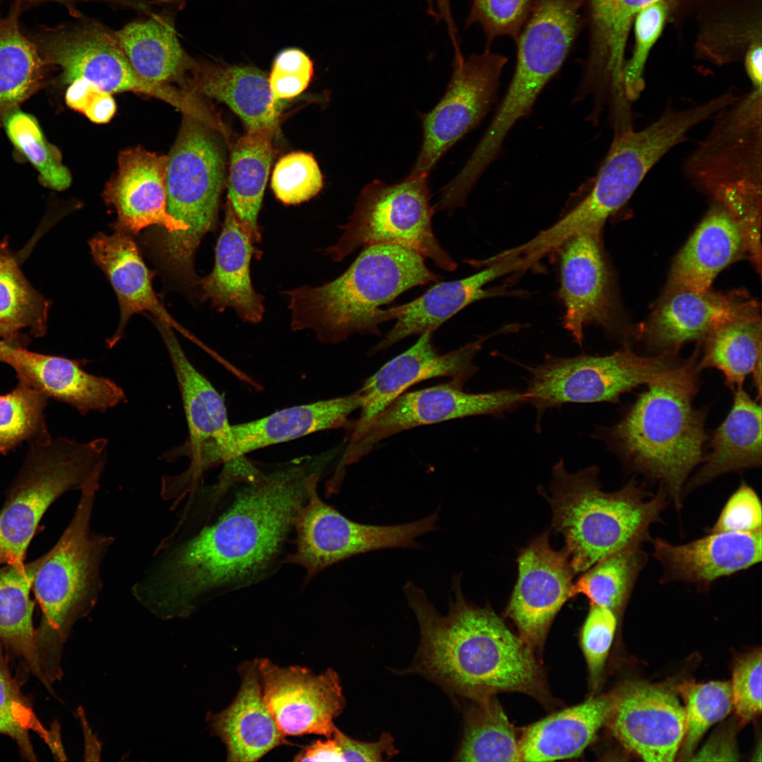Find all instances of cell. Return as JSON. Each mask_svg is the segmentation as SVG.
<instances>
[{
  "label": "cell",
  "mask_w": 762,
  "mask_h": 762,
  "mask_svg": "<svg viewBox=\"0 0 762 762\" xmlns=\"http://www.w3.org/2000/svg\"><path fill=\"white\" fill-rule=\"evenodd\" d=\"M335 458L331 449L277 463L246 455L225 461L203 492L197 531L161 550L164 555L134 585L135 598L161 619L187 617L208 598L269 578L284 564L311 482Z\"/></svg>",
  "instance_id": "cell-1"
},
{
  "label": "cell",
  "mask_w": 762,
  "mask_h": 762,
  "mask_svg": "<svg viewBox=\"0 0 762 762\" xmlns=\"http://www.w3.org/2000/svg\"><path fill=\"white\" fill-rule=\"evenodd\" d=\"M404 591L420 628L418 672L476 703L503 691L544 696L542 671L533 649L494 611L469 604L459 576L452 580L445 615L413 583L407 581Z\"/></svg>",
  "instance_id": "cell-2"
},
{
  "label": "cell",
  "mask_w": 762,
  "mask_h": 762,
  "mask_svg": "<svg viewBox=\"0 0 762 762\" xmlns=\"http://www.w3.org/2000/svg\"><path fill=\"white\" fill-rule=\"evenodd\" d=\"M696 357L695 352L648 385L616 423L597 426L591 434L627 468L659 481L678 509L689 474L703 461L707 438L706 412L693 401L700 371Z\"/></svg>",
  "instance_id": "cell-3"
},
{
  "label": "cell",
  "mask_w": 762,
  "mask_h": 762,
  "mask_svg": "<svg viewBox=\"0 0 762 762\" xmlns=\"http://www.w3.org/2000/svg\"><path fill=\"white\" fill-rule=\"evenodd\" d=\"M440 278L411 249L386 243L365 246L334 280L284 292L291 328L311 330L323 344H339L356 334H380V325L391 320L389 309L381 306Z\"/></svg>",
  "instance_id": "cell-4"
},
{
  "label": "cell",
  "mask_w": 762,
  "mask_h": 762,
  "mask_svg": "<svg viewBox=\"0 0 762 762\" xmlns=\"http://www.w3.org/2000/svg\"><path fill=\"white\" fill-rule=\"evenodd\" d=\"M595 466L569 473L564 461L552 467V527L564 539L563 549L575 574L622 549L650 539V527L660 520L667 494L663 486L651 495L631 479L615 492L601 490Z\"/></svg>",
  "instance_id": "cell-5"
},
{
  "label": "cell",
  "mask_w": 762,
  "mask_h": 762,
  "mask_svg": "<svg viewBox=\"0 0 762 762\" xmlns=\"http://www.w3.org/2000/svg\"><path fill=\"white\" fill-rule=\"evenodd\" d=\"M102 473L93 476L80 490L73 518L56 545L41 557L32 586L42 608L36 629L40 665L44 676H62L64 644L74 625L95 607L102 590L101 567L111 536L91 528L95 500Z\"/></svg>",
  "instance_id": "cell-6"
},
{
  "label": "cell",
  "mask_w": 762,
  "mask_h": 762,
  "mask_svg": "<svg viewBox=\"0 0 762 762\" xmlns=\"http://www.w3.org/2000/svg\"><path fill=\"white\" fill-rule=\"evenodd\" d=\"M761 92L752 87L717 112L682 167L687 181L725 209L751 238L761 231Z\"/></svg>",
  "instance_id": "cell-7"
},
{
  "label": "cell",
  "mask_w": 762,
  "mask_h": 762,
  "mask_svg": "<svg viewBox=\"0 0 762 762\" xmlns=\"http://www.w3.org/2000/svg\"><path fill=\"white\" fill-rule=\"evenodd\" d=\"M219 120L184 114L167 156V210L186 228L181 240L159 265L181 282L193 287L195 251L216 227L225 174V154Z\"/></svg>",
  "instance_id": "cell-8"
},
{
  "label": "cell",
  "mask_w": 762,
  "mask_h": 762,
  "mask_svg": "<svg viewBox=\"0 0 762 762\" xmlns=\"http://www.w3.org/2000/svg\"><path fill=\"white\" fill-rule=\"evenodd\" d=\"M107 440L79 442L67 438L30 445L0 510V565L23 562L28 546L49 506L102 473Z\"/></svg>",
  "instance_id": "cell-9"
},
{
  "label": "cell",
  "mask_w": 762,
  "mask_h": 762,
  "mask_svg": "<svg viewBox=\"0 0 762 762\" xmlns=\"http://www.w3.org/2000/svg\"><path fill=\"white\" fill-rule=\"evenodd\" d=\"M427 175H409L388 184L374 180L361 190L349 221L340 226L338 241L324 250L340 262L359 247L392 244L411 249L446 271L457 264L437 241L432 228L435 212L430 204Z\"/></svg>",
  "instance_id": "cell-10"
},
{
  "label": "cell",
  "mask_w": 762,
  "mask_h": 762,
  "mask_svg": "<svg viewBox=\"0 0 762 762\" xmlns=\"http://www.w3.org/2000/svg\"><path fill=\"white\" fill-rule=\"evenodd\" d=\"M675 356H641L625 346L604 356H548L526 366L525 392L536 409L537 425L547 410L564 404L617 402L624 393L670 375L683 362Z\"/></svg>",
  "instance_id": "cell-11"
},
{
  "label": "cell",
  "mask_w": 762,
  "mask_h": 762,
  "mask_svg": "<svg viewBox=\"0 0 762 762\" xmlns=\"http://www.w3.org/2000/svg\"><path fill=\"white\" fill-rule=\"evenodd\" d=\"M320 480L311 482L308 496L294 516V548L284 561L306 571L304 583L331 565L355 555L381 549L417 548V538L436 528L437 512L396 525L353 521L320 498Z\"/></svg>",
  "instance_id": "cell-12"
},
{
  "label": "cell",
  "mask_w": 762,
  "mask_h": 762,
  "mask_svg": "<svg viewBox=\"0 0 762 762\" xmlns=\"http://www.w3.org/2000/svg\"><path fill=\"white\" fill-rule=\"evenodd\" d=\"M507 60L486 46L480 54L454 56L445 95L422 116V145L410 175L428 176L442 157L486 116L497 100Z\"/></svg>",
  "instance_id": "cell-13"
},
{
  "label": "cell",
  "mask_w": 762,
  "mask_h": 762,
  "mask_svg": "<svg viewBox=\"0 0 762 762\" xmlns=\"http://www.w3.org/2000/svg\"><path fill=\"white\" fill-rule=\"evenodd\" d=\"M462 385L450 382L417 391L404 392L370 423L361 437L344 449L339 466L356 463L382 440L421 425L473 416L502 417L528 403L526 392L501 389L485 393H469Z\"/></svg>",
  "instance_id": "cell-14"
},
{
  "label": "cell",
  "mask_w": 762,
  "mask_h": 762,
  "mask_svg": "<svg viewBox=\"0 0 762 762\" xmlns=\"http://www.w3.org/2000/svg\"><path fill=\"white\" fill-rule=\"evenodd\" d=\"M167 156L142 147L124 150L119 155L118 170L103 192L105 202L116 212V230L135 235L150 226L161 227L151 240L159 263L174 250L186 230L167 210Z\"/></svg>",
  "instance_id": "cell-15"
},
{
  "label": "cell",
  "mask_w": 762,
  "mask_h": 762,
  "mask_svg": "<svg viewBox=\"0 0 762 762\" xmlns=\"http://www.w3.org/2000/svg\"><path fill=\"white\" fill-rule=\"evenodd\" d=\"M46 64L61 70L62 82L84 79L109 92H133L152 97L157 84L142 78L121 50L115 32L102 24L85 20L51 30L37 40Z\"/></svg>",
  "instance_id": "cell-16"
},
{
  "label": "cell",
  "mask_w": 762,
  "mask_h": 762,
  "mask_svg": "<svg viewBox=\"0 0 762 762\" xmlns=\"http://www.w3.org/2000/svg\"><path fill=\"white\" fill-rule=\"evenodd\" d=\"M265 702L284 736H332L334 719L345 707L338 674H320L298 665L281 667L257 660Z\"/></svg>",
  "instance_id": "cell-17"
},
{
  "label": "cell",
  "mask_w": 762,
  "mask_h": 762,
  "mask_svg": "<svg viewBox=\"0 0 762 762\" xmlns=\"http://www.w3.org/2000/svg\"><path fill=\"white\" fill-rule=\"evenodd\" d=\"M550 530L531 540L516 558L518 576L506 615L533 650L544 643L557 612L574 597L575 573L566 551L550 543Z\"/></svg>",
  "instance_id": "cell-18"
},
{
  "label": "cell",
  "mask_w": 762,
  "mask_h": 762,
  "mask_svg": "<svg viewBox=\"0 0 762 762\" xmlns=\"http://www.w3.org/2000/svg\"><path fill=\"white\" fill-rule=\"evenodd\" d=\"M433 333L420 335L409 349L385 363L368 377L361 389V413L351 429L344 449L353 446L373 419L408 388L421 381L448 377L462 386L478 371L474 358L486 337L447 353H440L433 341Z\"/></svg>",
  "instance_id": "cell-19"
},
{
  "label": "cell",
  "mask_w": 762,
  "mask_h": 762,
  "mask_svg": "<svg viewBox=\"0 0 762 762\" xmlns=\"http://www.w3.org/2000/svg\"><path fill=\"white\" fill-rule=\"evenodd\" d=\"M608 722L627 749L650 762L672 761L686 731L684 707L660 686L632 682L615 692Z\"/></svg>",
  "instance_id": "cell-20"
},
{
  "label": "cell",
  "mask_w": 762,
  "mask_h": 762,
  "mask_svg": "<svg viewBox=\"0 0 762 762\" xmlns=\"http://www.w3.org/2000/svg\"><path fill=\"white\" fill-rule=\"evenodd\" d=\"M359 389L351 394L285 408L248 422L230 425L224 440L214 449V467L255 450L289 442L319 431L352 428L350 419L360 409Z\"/></svg>",
  "instance_id": "cell-21"
},
{
  "label": "cell",
  "mask_w": 762,
  "mask_h": 762,
  "mask_svg": "<svg viewBox=\"0 0 762 762\" xmlns=\"http://www.w3.org/2000/svg\"><path fill=\"white\" fill-rule=\"evenodd\" d=\"M484 265L486 267L482 271L464 279L437 284L415 300L391 308L392 318H397V322L371 353L385 350L411 336L434 332L468 305L509 294L502 289L485 287L501 277L530 267L520 255H507Z\"/></svg>",
  "instance_id": "cell-22"
},
{
  "label": "cell",
  "mask_w": 762,
  "mask_h": 762,
  "mask_svg": "<svg viewBox=\"0 0 762 762\" xmlns=\"http://www.w3.org/2000/svg\"><path fill=\"white\" fill-rule=\"evenodd\" d=\"M559 248L560 296L565 309L563 327L582 346L586 327L591 324L608 327L610 323L609 274L600 234H576Z\"/></svg>",
  "instance_id": "cell-23"
},
{
  "label": "cell",
  "mask_w": 762,
  "mask_h": 762,
  "mask_svg": "<svg viewBox=\"0 0 762 762\" xmlns=\"http://www.w3.org/2000/svg\"><path fill=\"white\" fill-rule=\"evenodd\" d=\"M653 556L663 567L661 583L681 581L708 587L715 580L761 561V530L717 532L682 545L657 538Z\"/></svg>",
  "instance_id": "cell-24"
},
{
  "label": "cell",
  "mask_w": 762,
  "mask_h": 762,
  "mask_svg": "<svg viewBox=\"0 0 762 762\" xmlns=\"http://www.w3.org/2000/svg\"><path fill=\"white\" fill-rule=\"evenodd\" d=\"M757 313L756 305L739 294L667 289L645 334L659 354L675 355L682 344L703 340L720 326Z\"/></svg>",
  "instance_id": "cell-25"
},
{
  "label": "cell",
  "mask_w": 762,
  "mask_h": 762,
  "mask_svg": "<svg viewBox=\"0 0 762 762\" xmlns=\"http://www.w3.org/2000/svg\"><path fill=\"white\" fill-rule=\"evenodd\" d=\"M255 244L227 199L213 269L198 281L202 300L219 312L231 308L251 324L260 322L265 313L264 298L255 290L250 278L252 258L259 259L261 255Z\"/></svg>",
  "instance_id": "cell-26"
},
{
  "label": "cell",
  "mask_w": 762,
  "mask_h": 762,
  "mask_svg": "<svg viewBox=\"0 0 762 762\" xmlns=\"http://www.w3.org/2000/svg\"><path fill=\"white\" fill-rule=\"evenodd\" d=\"M4 363L16 373L18 382L48 398L68 404L80 413L104 412L126 401L114 381L85 371L77 361L11 347Z\"/></svg>",
  "instance_id": "cell-27"
},
{
  "label": "cell",
  "mask_w": 762,
  "mask_h": 762,
  "mask_svg": "<svg viewBox=\"0 0 762 762\" xmlns=\"http://www.w3.org/2000/svg\"><path fill=\"white\" fill-rule=\"evenodd\" d=\"M241 687L224 710L208 713L212 734L224 744L228 761H257L276 747L287 744L262 696L257 660L242 664Z\"/></svg>",
  "instance_id": "cell-28"
},
{
  "label": "cell",
  "mask_w": 762,
  "mask_h": 762,
  "mask_svg": "<svg viewBox=\"0 0 762 762\" xmlns=\"http://www.w3.org/2000/svg\"><path fill=\"white\" fill-rule=\"evenodd\" d=\"M178 83L198 96L224 102L248 129H277L280 101L273 97L267 74L256 67L195 61Z\"/></svg>",
  "instance_id": "cell-29"
},
{
  "label": "cell",
  "mask_w": 762,
  "mask_h": 762,
  "mask_svg": "<svg viewBox=\"0 0 762 762\" xmlns=\"http://www.w3.org/2000/svg\"><path fill=\"white\" fill-rule=\"evenodd\" d=\"M90 247L95 261L109 279L120 307L119 324L107 341L109 347L121 339L131 318L143 311L182 331L158 300L152 287V272L131 234L119 230L112 234L98 233L91 238Z\"/></svg>",
  "instance_id": "cell-30"
},
{
  "label": "cell",
  "mask_w": 762,
  "mask_h": 762,
  "mask_svg": "<svg viewBox=\"0 0 762 762\" xmlns=\"http://www.w3.org/2000/svg\"><path fill=\"white\" fill-rule=\"evenodd\" d=\"M675 0H583L588 51L582 86L595 91L622 90L625 49L636 14L657 1Z\"/></svg>",
  "instance_id": "cell-31"
},
{
  "label": "cell",
  "mask_w": 762,
  "mask_h": 762,
  "mask_svg": "<svg viewBox=\"0 0 762 762\" xmlns=\"http://www.w3.org/2000/svg\"><path fill=\"white\" fill-rule=\"evenodd\" d=\"M744 251L746 245L739 226L714 204L677 255L667 289L707 291L718 274Z\"/></svg>",
  "instance_id": "cell-32"
},
{
  "label": "cell",
  "mask_w": 762,
  "mask_h": 762,
  "mask_svg": "<svg viewBox=\"0 0 762 762\" xmlns=\"http://www.w3.org/2000/svg\"><path fill=\"white\" fill-rule=\"evenodd\" d=\"M155 322L174 370L188 428V439L179 453L190 459L210 452L225 437L231 425L226 404L186 356L171 327L157 320Z\"/></svg>",
  "instance_id": "cell-33"
},
{
  "label": "cell",
  "mask_w": 762,
  "mask_h": 762,
  "mask_svg": "<svg viewBox=\"0 0 762 762\" xmlns=\"http://www.w3.org/2000/svg\"><path fill=\"white\" fill-rule=\"evenodd\" d=\"M615 693L591 697L552 713L524 730L521 761H550L579 756L607 722Z\"/></svg>",
  "instance_id": "cell-34"
},
{
  "label": "cell",
  "mask_w": 762,
  "mask_h": 762,
  "mask_svg": "<svg viewBox=\"0 0 762 762\" xmlns=\"http://www.w3.org/2000/svg\"><path fill=\"white\" fill-rule=\"evenodd\" d=\"M732 407L714 430L710 450L687 486L703 485L722 474L761 466V407L739 386Z\"/></svg>",
  "instance_id": "cell-35"
},
{
  "label": "cell",
  "mask_w": 762,
  "mask_h": 762,
  "mask_svg": "<svg viewBox=\"0 0 762 762\" xmlns=\"http://www.w3.org/2000/svg\"><path fill=\"white\" fill-rule=\"evenodd\" d=\"M115 34L132 68L147 81L178 83L195 62L182 47L169 16L152 14Z\"/></svg>",
  "instance_id": "cell-36"
},
{
  "label": "cell",
  "mask_w": 762,
  "mask_h": 762,
  "mask_svg": "<svg viewBox=\"0 0 762 762\" xmlns=\"http://www.w3.org/2000/svg\"><path fill=\"white\" fill-rule=\"evenodd\" d=\"M277 129H248L233 147L228 198L233 210L255 243L261 241L258 222L272 159V140Z\"/></svg>",
  "instance_id": "cell-37"
},
{
  "label": "cell",
  "mask_w": 762,
  "mask_h": 762,
  "mask_svg": "<svg viewBox=\"0 0 762 762\" xmlns=\"http://www.w3.org/2000/svg\"><path fill=\"white\" fill-rule=\"evenodd\" d=\"M40 561L41 557L28 564H8L0 568V647L23 659L48 689L32 624L35 602L30 597Z\"/></svg>",
  "instance_id": "cell-38"
},
{
  "label": "cell",
  "mask_w": 762,
  "mask_h": 762,
  "mask_svg": "<svg viewBox=\"0 0 762 762\" xmlns=\"http://www.w3.org/2000/svg\"><path fill=\"white\" fill-rule=\"evenodd\" d=\"M704 351L698 363L699 370L715 368L724 375L732 390L754 375L761 392V322L757 313L728 322L704 339Z\"/></svg>",
  "instance_id": "cell-39"
},
{
  "label": "cell",
  "mask_w": 762,
  "mask_h": 762,
  "mask_svg": "<svg viewBox=\"0 0 762 762\" xmlns=\"http://www.w3.org/2000/svg\"><path fill=\"white\" fill-rule=\"evenodd\" d=\"M18 13L17 8L0 18V126L40 89L47 65L37 45L21 32Z\"/></svg>",
  "instance_id": "cell-40"
},
{
  "label": "cell",
  "mask_w": 762,
  "mask_h": 762,
  "mask_svg": "<svg viewBox=\"0 0 762 762\" xmlns=\"http://www.w3.org/2000/svg\"><path fill=\"white\" fill-rule=\"evenodd\" d=\"M476 703L468 712L456 759L469 762L521 761L519 739L496 698L492 696Z\"/></svg>",
  "instance_id": "cell-41"
},
{
  "label": "cell",
  "mask_w": 762,
  "mask_h": 762,
  "mask_svg": "<svg viewBox=\"0 0 762 762\" xmlns=\"http://www.w3.org/2000/svg\"><path fill=\"white\" fill-rule=\"evenodd\" d=\"M647 555L641 545L622 549L599 560L574 583V596L583 594L591 605L619 612L626 603Z\"/></svg>",
  "instance_id": "cell-42"
},
{
  "label": "cell",
  "mask_w": 762,
  "mask_h": 762,
  "mask_svg": "<svg viewBox=\"0 0 762 762\" xmlns=\"http://www.w3.org/2000/svg\"><path fill=\"white\" fill-rule=\"evenodd\" d=\"M48 303L30 284L16 260L0 253V337L13 341L23 329L45 333Z\"/></svg>",
  "instance_id": "cell-43"
},
{
  "label": "cell",
  "mask_w": 762,
  "mask_h": 762,
  "mask_svg": "<svg viewBox=\"0 0 762 762\" xmlns=\"http://www.w3.org/2000/svg\"><path fill=\"white\" fill-rule=\"evenodd\" d=\"M30 732L44 740L58 760H66L59 725L47 729L42 724L13 678L0 650V734L13 739L23 757L35 761Z\"/></svg>",
  "instance_id": "cell-44"
},
{
  "label": "cell",
  "mask_w": 762,
  "mask_h": 762,
  "mask_svg": "<svg viewBox=\"0 0 762 762\" xmlns=\"http://www.w3.org/2000/svg\"><path fill=\"white\" fill-rule=\"evenodd\" d=\"M48 397L24 384L0 395V454H6L23 442L30 445L51 437L44 411Z\"/></svg>",
  "instance_id": "cell-45"
},
{
  "label": "cell",
  "mask_w": 762,
  "mask_h": 762,
  "mask_svg": "<svg viewBox=\"0 0 762 762\" xmlns=\"http://www.w3.org/2000/svg\"><path fill=\"white\" fill-rule=\"evenodd\" d=\"M3 124L16 150L39 172L42 185L56 190L69 187L71 176L62 163L61 154L46 140L34 116L16 110L5 119Z\"/></svg>",
  "instance_id": "cell-46"
},
{
  "label": "cell",
  "mask_w": 762,
  "mask_h": 762,
  "mask_svg": "<svg viewBox=\"0 0 762 762\" xmlns=\"http://www.w3.org/2000/svg\"><path fill=\"white\" fill-rule=\"evenodd\" d=\"M684 703L686 731L681 745L682 760H689L704 733L733 708L731 684L715 681L684 683L679 687Z\"/></svg>",
  "instance_id": "cell-47"
},
{
  "label": "cell",
  "mask_w": 762,
  "mask_h": 762,
  "mask_svg": "<svg viewBox=\"0 0 762 762\" xmlns=\"http://www.w3.org/2000/svg\"><path fill=\"white\" fill-rule=\"evenodd\" d=\"M672 4L664 1L646 6L634 16L635 45L631 57L625 62L622 87L629 103L638 99L645 88L644 70L649 53L660 36Z\"/></svg>",
  "instance_id": "cell-48"
},
{
  "label": "cell",
  "mask_w": 762,
  "mask_h": 762,
  "mask_svg": "<svg viewBox=\"0 0 762 762\" xmlns=\"http://www.w3.org/2000/svg\"><path fill=\"white\" fill-rule=\"evenodd\" d=\"M271 186L281 202L297 205L319 193L323 186L322 174L311 154L294 152L282 157L276 164Z\"/></svg>",
  "instance_id": "cell-49"
},
{
  "label": "cell",
  "mask_w": 762,
  "mask_h": 762,
  "mask_svg": "<svg viewBox=\"0 0 762 762\" xmlns=\"http://www.w3.org/2000/svg\"><path fill=\"white\" fill-rule=\"evenodd\" d=\"M533 2L534 0H471L465 28L478 24L485 35L486 47H490L493 40L501 36H509L516 42Z\"/></svg>",
  "instance_id": "cell-50"
},
{
  "label": "cell",
  "mask_w": 762,
  "mask_h": 762,
  "mask_svg": "<svg viewBox=\"0 0 762 762\" xmlns=\"http://www.w3.org/2000/svg\"><path fill=\"white\" fill-rule=\"evenodd\" d=\"M617 622L616 613L612 610L591 605L583 623L581 642L593 689L600 683Z\"/></svg>",
  "instance_id": "cell-51"
},
{
  "label": "cell",
  "mask_w": 762,
  "mask_h": 762,
  "mask_svg": "<svg viewBox=\"0 0 762 762\" xmlns=\"http://www.w3.org/2000/svg\"><path fill=\"white\" fill-rule=\"evenodd\" d=\"M761 650L754 649L734 662L731 684L733 708L743 723L761 713Z\"/></svg>",
  "instance_id": "cell-52"
},
{
  "label": "cell",
  "mask_w": 762,
  "mask_h": 762,
  "mask_svg": "<svg viewBox=\"0 0 762 762\" xmlns=\"http://www.w3.org/2000/svg\"><path fill=\"white\" fill-rule=\"evenodd\" d=\"M313 73V63L305 52L296 47L282 50L268 76L274 99L279 102L298 96L308 87Z\"/></svg>",
  "instance_id": "cell-53"
},
{
  "label": "cell",
  "mask_w": 762,
  "mask_h": 762,
  "mask_svg": "<svg viewBox=\"0 0 762 762\" xmlns=\"http://www.w3.org/2000/svg\"><path fill=\"white\" fill-rule=\"evenodd\" d=\"M762 509L754 490L743 482L730 496L708 533L761 530Z\"/></svg>",
  "instance_id": "cell-54"
},
{
  "label": "cell",
  "mask_w": 762,
  "mask_h": 762,
  "mask_svg": "<svg viewBox=\"0 0 762 762\" xmlns=\"http://www.w3.org/2000/svg\"><path fill=\"white\" fill-rule=\"evenodd\" d=\"M65 99L70 108L83 113L91 121L98 124L108 123L116 110L111 93L84 79H78L69 84Z\"/></svg>",
  "instance_id": "cell-55"
},
{
  "label": "cell",
  "mask_w": 762,
  "mask_h": 762,
  "mask_svg": "<svg viewBox=\"0 0 762 762\" xmlns=\"http://www.w3.org/2000/svg\"><path fill=\"white\" fill-rule=\"evenodd\" d=\"M332 737L341 748L344 761H383L397 753L389 733H383L376 742H366L352 739L335 727Z\"/></svg>",
  "instance_id": "cell-56"
},
{
  "label": "cell",
  "mask_w": 762,
  "mask_h": 762,
  "mask_svg": "<svg viewBox=\"0 0 762 762\" xmlns=\"http://www.w3.org/2000/svg\"><path fill=\"white\" fill-rule=\"evenodd\" d=\"M737 756L733 734L722 731L710 739L701 751L694 754L689 760L736 761Z\"/></svg>",
  "instance_id": "cell-57"
},
{
  "label": "cell",
  "mask_w": 762,
  "mask_h": 762,
  "mask_svg": "<svg viewBox=\"0 0 762 762\" xmlns=\"http://www.w3.org/2000/svg\"><path fill=\"white\" fill-rule=\"evenodd\" d=\"M295 761H344L342 751L334 738L317 740L300 751Z\"/></svg>",
  "instance_id": "cell-58"
},
{
  "label": "cell",
  "mask_w": 762,
  "mask_h": 762,
  "mask_svg": "<svg viewBox=\"0 0 762 762\" xmlns=\"http://www.w3.org/2000/svg\"><path fill=\"white\" fill-rule=\"evenodd\" d=\"M428 13L432 16L437 22L443 21L447 28L449 38L452 41L454 50L459 48V40L455 25L450 0H426Z\"/></svg>",
  "instance_id": "cell-59"
},
{
  "label": "cell",
  "mask_w": 762,
  "mask_h": 762,
  "mask_svg": "<svg viewBox=\"0 0 762 762\" xmlns=\"http://www.w3.org/2000/svg\"><path fill=\"white\" fill-rule=\"evenodd\" d=\"M750 44L744 56V66L753 88H762L761 38Z\"/></svg>",
  "instance_id": "cell-60"
},
{
  "label": "cell",
  "mask_w": 762,
  "mask_h": 762,
  "mask_svg": "<svg viewBox=\"0 0 762 762\" xmlns=\"http://www.w3.org/2000/svg\"><path fill=\"white\" fill-rule=\"evenodd\" d=\"M25 1V0H20ZM37 1V0H26ZM152 15L155 6L170 5L174 0H100Z\"/></svg>",
  "instance_id": "cell-61"
},
{
  "label": "cell",
  "mask_w": 762,
  "mask_h": 762,
  "mask_svg": "<svg viewBox=\"0 0 762 762\" xmlns=\"http://www.w3.org/2000/svg\"><path fill=\"white\" fill-rule=\"evenodd\" d=\"M78 715L81 717V722L83 725V730L85 736V746L86 757L88 756H100L101 745L99 744L96 739V737L92 733L91 730L89 729L85 718L82 715V710H78Z\"/></svg>",
  "instance_id": "cell-62"
},
{
  "label": "cell",
  "mask_w": 762,
  "mask_h": 762,
  "mask_svg": "<svg viewBox=\"0 0 762 762\" xmlns=\"http://www.w3.org/2000/svg\"><path fill=\"white\" fill-rule=\"evenodd\" d=\"M16 345L20 344L17 342H15L14 341L8 340L3 338L0 339V362L4 363L8 351L11 347Z\"/></svg>",
  "instance_id": "cell-63"
}]
</instances>
